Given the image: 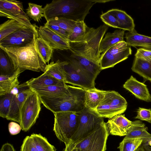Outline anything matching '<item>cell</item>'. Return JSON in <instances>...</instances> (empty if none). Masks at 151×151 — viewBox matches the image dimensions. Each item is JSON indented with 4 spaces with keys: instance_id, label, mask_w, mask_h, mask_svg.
<instances>
[{
    "instance_id": "7c38bea8",
    "label": "cell",
    "mask_w": 151,
    "mask_h": 151,
    "mask_svg": "<svg viewBox=\"0 0 151 151\" xmlns=\"http://www.w3.org/2000/svg\"><path fill=\"white\" fill-rule=\"evenodd\" d=\"M65 83L80 87L84 90L94 88L95 81L68 62L64 66Z\"/></svg>"
},
{
    "instance_id": "5b68a950",
    "label": "cell",
    "mask_w": 151,
    "mask_h": 151,
    "mask_svg": "<svg viewBox=\"0 0 151 151\" xmlns=\"http://www.w3.org/2000/svg\"><path fill=\"white\" fill-rule=\"evenodd\" d=\"M54 114L53 131L58 139L67 145L71 141L77 129L79 112L63 111Z\"/></svg>"
},
{
    "instance_id": "4fadbf2b",
    "label": "cell",
    "mask_w": 151,
    "mask_h": 151,
    "mask_svg": "<svg viewBox=\"0 0 151 151\" xmlns=\"http://www.w3.org/2000/svg\"><path fill=\"white\" fill-rule=\"evenodd\" d=\"M35 33L29 29L17 31L0 41V47H20L25 46L31 42Z\"/></svg>"
},
{
    "instance_id": "f6af8a7d",
    "label": "cell",
    "mask_w": 151,
    "mask_h": 151,
    "mask_svg": "<svg viewBox=\"0 0 151 151\" xmlns=\"http://www.w3.org/2000/svg\"><path fill=\"white\" fill-rule=\"evenodd\" d=\"M0 151H15V150L12 145L7 143L2 145Z\"/></svg>"
},
{
    "instance_id": "f546056e",
    "label": "cell",
    "mask_w": 151,
    "mask_h": 151,
    "mask_svg": "<svg viewBox=\"0 0 151 151\" xmlns=\"http://www.w3.org/2000/svg\"><path fill=\"white\" fill-rule=\"evenodd\" d=\"M15 71L10 58L6 52L0 48V75L11 76Z\"/></svg>"
},
{
    "instance_id": "8d00e7d4",
    "label": "cell",
    "mask_w": 151,
    "mask_h": 151,
    "mask_svg": "<svg viewBox=\"0 0 151 151\" xmlns=\"http://www.w3.org/2000/svg\"><path fill=\"white\" fill-rule=\"evenodd\" d=\"M13 95L9 93L1 96L0 100V116L6 118L8 115Z\"/></svg>"
},
{
    "instance_id": "4316f807",
    "label": "cell",
    "mask_w": 151,
    "mask_h": 151,
    "mask_svg": "<svg viewBox=\"0 0 151 151\" xmlns=\"http://www.w3.org/2000/svg\"><path fill=\"white\" fill-rule=\"evenodd\" d=\"M131 69L133 71L142 77L143 83L147 81L151 82V61L135 57Z\"/></svg>"
},
{
    "instance_id": "44dd1931",
    "label": "cell",
    "mask_w": 151,
    "mask_h": 151,
    "mask_svg": "<svg viewBox=\"0 0 151 151\" xmlns=\"http://www.w3.org/2000/svg\"><path fill=\"white\" fill-rule=\"evenodd\" d=\"M127 44L130 46L141 47L151 51V37L141 35L134 29L125 34Z\"/></svg>"
},
{
    "instance_id": "d6a6232c",
    "label": "cell",
    "mask_w": 151,
    "mask_h": 151,
    "mask_svg": "<svg viewBox=\"0 0 151 151\" xmlns=\"http://www.w3.org/2000/svg\"><path fill=\"white\" fill-rule=\"evenodd\" d=\"M30 136L38 151H56L55 147L41 134L34 133Z\"/></svg>"
},
{
    "instance_id": "277c9868",
    "label": "cell",
    "mask_w": 151,
    "mask_h": 151,
    "mask_svg": "<svg viewBox=\"0 0 151 151\" xmlns=\"http://www.w3.org/2000/svg\"><path fill=\"white\" fill-rule=\"evenodd\" d=\"M70 96L65 97L40 96L41 102L53 114L63 111L78 112L84 107L85 90L81 88L68 85Z\"/></svg>"
},
{
    "instance_id": "8fae6325",
    "label": "cell",
    "mask_w": 151,
    "mask_h": 151,
    "mask_svg": "<svg viewBox=\"0 0 151 151\" xmlns=\"http://www.w3.org/2000/svg\"><path fill=\"white\" fill-rule=\"evenodd\" d=\"M132 52L130 46L124 41L113 46L101 55L100 65L101 70L113 67L126 60Z\"/></svg>"
},
{
    "instance_id": "8992f818",
    "label": "cell",
    "mask_w": 151,
    "mask_h": 151,
    "mask_svg": "<svg viewBox=\"0 0 151 151\" xmlns=\"http://www.w3.org/2000/svg\"><path fill=\"white\" fill-rule=\"evenodd\" d=\"M127 106V101L118 92L108 91L95 110L101 117L110 119L124 113Z\"/></svg>"
},
{
    "instance_id": "603a6c76",
    "label": "cell",
    "mask_w": 151,
    "mask_h": 151,
    "mask_svg": "<svg viewBox=\"0 0 151 151\" xmlns=\"http://www.w3.org/2000/svg\"><path fill=\"white\" fill-rule=\"evenodd\" d=\"M125 31L119 29L115 30L112 33H107L101 41L100 45V53H104L113 46L124 41Z\"/></svg>"
},
{
    "instance_id": "ab89813d",
    "label": "cell",
    "mask_w": 151,
    "mask_h": 151,
    "mask_svg": "<svg viewBox=\"0 0 151 151\" xmlns=\"http://www.w3.org/2000/svg\"><path fill=\"white\" fill-rule=\"evenodd\" d=\"M21 151H38L31 136H27L24 139Z\"/></svg>"
},
{
    "instance_id": "bcb514c9",
    "label": "cell",
    "mask_w": 151,
    "mask_h": 151,
    "mask_svg": "<svg viewBox=\"0 0 151 151\" xmlns=\"http://www.w3.org/2000/svg\"><path fill=\"white\" fill-rule=\"evenodd\" d=\"M143 145V144H142ZM145 151H151V147L148 145H143Z\"/></svg>"
},
{
    "instance_id": "9a60e30c",
    "label": "cell",
    "mask_w": 151,
    "mask_h": 151,
    "mask_svg": "<svg viewBox=\"0 0 151 151\" xmlns=\"http://www.w3.org/2000/svg\"><path fill=\"white\" fill-rule=\"evenodd\" d=\"M70 63L93 80H95L101 70L99 64L85 57L72 54Z\"/></svg>"
},
{
    "instance_id": "c3c4849f",
    "label": "cell",
    "mask_w": 151,
    "mask_h": 151,
    "mask_svg": "<svg viewBox=\"0 0 151 151\" xmlns=\"http://www.w3.org/2000/svg\"><path fill=\"white\" fill-rule=\"evenodd\" d=\"M142 144H143V145H148L150 146H151V139L149 140L147 142Z\"/></svg>"
},
{
    "instance_id": "7a4b0ae2",
    "label": "cell",
    "mask_w": 151,
    "mask_h": 151,
    "mask_svg": "<svg viewBox=\"0 0 151 151\" xmlns=\"http://www.w3.org/2000/svg\"><path fill=\"white\" fill-rule=\"evenodd\" d=\"M37 38L38 37L34 35L32 41L24 46L0 47L9 57L16 71L19 69L22 72L27 70L45 72L47 65L37 50Z\"/></svg>"
},
{
    "instance_id": "ee69618b",
    "label": "cell",
    "mask_w": 151,
    "mask_h": 151,
    "mask_svg": "<svg viewBox=\"0 0 151 151\" xmlns=\"http://www.w3.org/2000/svg\"><path fill=\"white\" fill-rule=\"evenodd\" d=\"M65 146L63 151H78L75 142L72 141Z\"/></svg>"
},
{
    "instance_id": "d590c367",
    "label": "cell",
    "mask_w": 151,
    "mask_h": 151,
    "mask_svg": "<svg viewBox=\"0 0 151 151\" xmlns=\"http://www.w3.org/2000/svg\"><path fill=\"white\" fill-rule=\"evenodd\" d=\"M47 22L58 25L65 30L69 35L72 32L76 22L65 18L55 17Z\"/></svg>"
},
{
    "instance_id": "cb8c5ba5",
    "label": "cell",
    "mask_w": 151,
    "mask_h": 151,
    "mask_svg": "<svg viewBox=\"0 0 151 151\" xmlns=\"http://www.w3.org/2000/svg\"><path fill=\"white\" fill-rule=\"evenodd\" d=\"M108 11L118 21L119 29L128 31H132L135 29L133 19L125 11L117 9H112Z\"/></svg>"
},
{
    "instance_id": "f35d334b",
    "label": "cell",
    "mask_w": 151,
    "mask_h": 151,
    "mask_svg": "<svg viewBox=\"0 0 151 151\" xmlns=\"http://www.w3.org/2000/svg\"><path fill=\"white\" fill-rule=\"evenodd\" d=\"M137 115L135 119L145 121L151 123V109L139 107L137 111Z\"/></svg>"
},
{
    "instance_id": "3957f363",
    "label": "cell",
    "mask_w": 151,
    "mask_h": 151,
    "mask_svg": "<svg viewBox=\"0 0 151 151\" xmlns=\"http://www.w3.org/2000/svg\"><path fill=\"white\" fill-rule=\"evenodd\" d=\"M108 28L105 24L96 29L87 26L84 37L78 42L70 43L69 50L74 54L100 64V44Z\"/></svg>"
},
{
    "instance_id": "f1b7e54d",
    "label": "cell",
    "mask_w": 151,
    "mask_h": 151,
    "mask_svg": "<svg viewBox=\"0 0 151 151\" xmlns=\"http://www.w3.org/2000/svg\"><path fill=\"white\" fill-rule=\"evenodd\" d=\"M25 29L29 28L14 19H9L0 25V41L13 33Z\"/></svg>"
},
{
    "instance_id": "7bdbcfd3",
    "label": "cell",
    "mask_w": 151,
    "mask_h": 151,
    "mask_svg": "<svg viewBox=\"0 0 151 151\" xmlns=\"http://www.w3.org/2000/svg\"><path fill=\"white\" fill-rule=\"evenodd\" d=\"M8 129L9 132L11 134L15 135L20 132L22 128L20 125L15 122H12L9 124Z\"/></svg>"
},
{
    "instance_id": "5bb4252c",
    "label": "cell",
    "mask_w": 151,
    "mask_h": 151,
    "mask_svg": "<svg viewBox=\"0 0 151 151\" xmlns=\"http://www.w3.org/2000/svg\"><path fill=\"white\" fill-rule=\"evenodd\" d=\"M38 37L42 39L53 49L58 50H69L70 42L47 26H40L38 28Z\"/></svg>"
},
{
    "instance_id": "7402d4cb",
    "label": "cell",
    "mask_w": 151,
    "mask_h": 151,
    "mask_svg": "<svg viewBox=\"0 0 151 151\" xmlns=\"http://www.w3.org/2000/svg\"><path fill=\"white\" fill-rule=\"evenodd\" d=\"M85 91V107L93 110L96 109L104 98L107 91L96 88Z\"/></svg>"
},
{
    "instance_id": "ac0fdd59",
    "label": "cell",
    "mask_w": 151,
    "mask_h": 151,
    "mask_svg": "<svg viewBox=\"0 0 151 151\" xmlns=\"http://www.w3.org/2000/svg\"><path fill=\"white\" fill-rule=\"evenodd\" d=\"M123 87L137 99L147 102H151V95L147 85L137 81L132 76L125 83Z\"/></svg>"
},
{
    "instance_id": "d6986e66",
    "label": "cell",
    "mask_w": 151,
    "mask_h": 151,
    "mask_svg": "<svg viewBox=\"0 0 151 151\" xmlns=\"http://www.w3.org/2000/svg\"><path fill=\"white\" fill-rule=\"evenodd\" d=\"M39 96L47 97H65L70 95L68 85H52L45 87L30 88Z\"/></svg>"
},
{
    "instance_id": "60d3db41",
    "label": "cell",
    "mask_w": 151,
    "mask_h": 151,
    "mask_svg": "<svg viewBox=\"0 0 151 151\" xmlns=\"http://www.w3.org/2000/svg\"><path fill=\"white\" fill-rule=\"evenodd\" d=\"M44 25L68 41L69 34L64 29L57 25L49 23L47 22Z\"/></svg>"
},
{
    "instance_id": "1f68e13d",
    "label": "cell",
    "mask_w": 151,
    "mask_h": 151,
    "mask_svg": "<svg viewBox=\"0 0 151 151\" xmlns=\"http://www.w3.org/2000/svg\"><path fill=\"white\" fill-rule=\"evenodd\" d=\"M87 26L84 21L76 22L72 32L69 35V42H75L81 40L85 36Z\"/></svg>"
},
{
    "instance_id": "6da1fadb",
    "label": "cell",
    "mask_w": 151,
    "mask_h": 151,
    "mask_svg": "<svg viewBox=\"0 0 151 151\" xmlns=\"http://www.w3.org/2000/svg\"><path fill=\"white\" fill-rule=\"evenodd\" d=\"M109 1L53 0L44 7L47 21L55 17H63L75 21H84L92 6L97 3Z\"/></svg>"
},
{
    "instance_id": "30bf717a",
    "label": "cell",
    "mask_w": 151,
    "mask_h": 151,
    "mask_svg": "<svg viewBox=\"0 0 151 151\" xmlns=\"http://www.w3.org/2000/svg\"><path fill=\"white\" fill-rule=\"evenodd\" d=\"M79 113L78 126L71 139L74 142L86 137L104 122L95 110L84 107Z\"/></svg>"
},
{
    "instance_id": "7dc6e473",
    "label": "cell",
    "mask_w": 151,
    "mask_h": 151,
    "mask_svg": "<svg viewBox=\"0 0 151 151\" xmlns=\"http://www.w3.org/2000/svg\"><path fill=\"white\" fill-rule=\"evenodd\" d=\"M135 151H145L142 144Z\"/></svg>"
},
{
    "instance_id": "b9f144b4",
    "label": "cell",
    "mask_w": 151,
    "mask_h": 151,
    "mask_svg": "<svg viewBox=\"0 0 151 151\" xmlns=\"http://www.w3.org/2000/svg\"><path fill=\"white\" fill-rule=\"evenodd\" d=\"M135 57L148 61H151V51L143 48L138 49L135 55Z\"/></svg>"
},
{
    "instance_id": "484cf974",
    "label": "cell",
    "mask_w": 151,
    "mask_h": 151,
    "mask_svg": "<svg viewBox=\"0 0 151 151\" xmlns=\"http://www.w3.org/2000/svg\"><path fill=\"white\" fill-rule=\"evenodd\" d=\"M26 83L27 86L29 88L62 85L66 84L65 82L45 73L37 78L30 79Z\"/></svg>"
},
{
    "instance_id": "4dcf8cb0",
    "label": "cell",
    "mask_w": 151,
    "mask_h": 151,
    "mask_svg": "<svg viewBox=\"0 0 151 151\" xmlns=\"http://www.w3.org/2000/svg\"><path fill=\"white\" fill-rule=\"evenodd\" d=\"M35 46L43 60L45 63H48L51 58L53 49L47 43L39 37L36 39Z\"/></svg>"
},
{
    "instance_id": "2e32d148",
    "label": "cell",
    "mask_w": 151,
    "mask_h": 151,
    "mask_svg": "<svg viewBox=\"0 0 151 151\" xmlns=\"http://www.w3.org/2000/svg\"><path fill=\"white\" fill-rule=\"evenodd\" d=\"M132 122L124 115L120 114L110 119L106 124L109 134L124 136L127 134Z\"/></svg>"
},
{
    "instance_id": "e575fe53",
    "label": "cell",
    "mask_w": 151,
    "mask_h": 151,
    "mask_svg": "<svg viewBox=\"0 0 151 151\" xmlns=\"http://www.w3.org/2000/svg\"><path fill=\"white\" fill-rule=\"evenodd\" d=\"M28 6L26 9L28 16L34 21L38 22L42 17H44V9L42 5L29 3Z\"/></svg>"
},
{
    "instance_id": "836d02e7",
    "label": "cell",
    "mask_w": 151,
    "mask_h": 151,
    "mask_svg": "<svg viewBox=\"0 0 151 151\" xmlns=\"http://www.w3.org/2000/svg\"><path fill=\"white\" fill-rule=\"evenodd\" d=\"M143 143L141 138L125 139L119 143L118 148L119 151H135Z\"/></svg>"
},
{
    "instance_id": "ffe728a7",
    "label": "cell",
    "mask_w": 151,
    "mask_h": 151,
    "mask_svg": "<svg viewBox=\"0 0 151 151\" xmlns=\"http://www.w3.org/2000/svg\"><path fill=\"white\" fill-rule=\"evenodd\" d=\"M147 131V127L141 121L137 120L132 121V126L124 138H141L143 140V144H144L151 139V134Z\"/></svg>"
},
{
    "instance_id": "ba28073f",
    "label": "cell",
    "mask_w": 151,
    "mask_h": 151,
    "mask_svg": "<svg viewBox=\"0 0 151 151\" xmlns=\"http://www.w3.org/2000/svg\"><path fill=\"white\" fill-rule=\"evenodd\" d=\"M40 97L35 91L29 94L23 103L19 123L22 130L27 132L35 123L41 110Z\"/></svg>"
},
{
    "instance_id": "9c48e42d",
    "label": "cell",
    "mask_w": 151,
    "mask_h": 151,
    "mask_svg": "<svg viewBox=\"0 0 151 151\" xmlns=\"http://www.w3.org/2000/svg\"><path fill=\"white\" fill-rule=\"evenodd\" d=\"M0 16L14 19L34 31L38 36L36 26L32 24L24 11L22 3L13 0H0Z\"/></svg>"
},
{
    "instance_id": "e0dca14e",
    "label": "cell",
    "mask_w": 151,
    "mask_h": 151,
    "mask_svg": "<svg viewBox=\"0 0 151 151\" xmlns=\"http://www.w3.org/2000/svg\"><path fill=\"white\" fill-rule=\"evenodd\" d=\"M32 91L30 88L27 86L21 89L17 95H13L7 119L19 123L22 106L27 96Z\"/></svg>"
},
{
    "instance_id": "74e56055",
    "label": "cell",
    "mask_w": 151,
    "mask_h": 151,
    "mask_svg": "<svg viewBox=\"0 0 151 151\" xmlns=\"http://www.w3.org/2000/svg\"><path fill=\"white\" fill-rule=\"evenodd\" d=\"M100 17L106 25L114 28H119V24L118 21L108 11L101 15Z\"/></svg>"
},
{
    "instance_id": "52a82bcc",
    "label": "cell",
    "mask_w": 151,
    "mask_h": 151,
    "mask_svg": "<svg viewBox=\"0 0 151 151\" xmlns=\"http://www.w3.org/2000/svg\"><path fill=\"white\" fill-rule=\"evenodd\" d=\"M109 134L104 122L86 137L75 142L78 151H105Z\"/></svg>"
},
{
    "instance_id": "83f0119b",
    "label": "cell",
    "mask_w": 151,
    "mask_h": 151,
    "mask_svg": "<svg viewBox=\"0 0 151 151\" xmlns=\"http://www.w3.org/2000/svg\"><path fill=\"white\" fill-rule=\"evenodd\" d=\"M68 63L67 61H61L59 60L55 62H52L47 65L45 71L44 73L65 83L64 66Z\"/></svg>"
},
{
    "instance_id": "d4e9b609",
    "label": "cell",
    "mask_w": 151,
    "mask_h": 151,
    "mask_svg": "<svg viewBox=\"0 0 151 151\" xmlns=\"http://www.w3.org/2000/svg\"><path fill=\"white\" fill-rule=\"evenodd\" d=\"M22 72L17 69L11 76L0 75V96L9 93L14 87L19 85L18 78Z\"/></svg>"
}]
</instances>
